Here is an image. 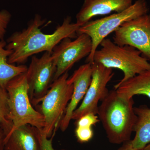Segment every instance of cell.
<instances>
[{
	"label": "cell",
	"mask_w": 150,
	"mask_h": 150,
	"mask_svg": "<svg viewBox=\"0 0 150 150\" xmlns=\"http://www.w3.org/2000/svg\"><path fill=\"white\" fill-rule=\"evenodd\" d=\"M45 22L40 15H35L27 28L14 33L8 38L6 48L12 51L8 60L9 64H23L35 54L42 52L52 53L63 39L76 38L81 26L76 22H72L71 17L67 16L53 33L47 34L42 32L40 28Z\"/></svg>",
	"instance_id": "1"
},
{
	"label": "cell",
	"mask_w": 150,
	"mask_h": 150,
	"mask_svg": "<svg viewBox=\"0 0 150 150\" xmlns=\"http://www.w3.org/2000/svg\"><path fill=\"white\" fill-rule=\"evenodd\" d=\"M101 102L97 115L109 142L119 144L130 141L137 119L133 98L113 89Z\"/></svg>",
	"instance_id": "2"
},
{
	"label": "cell",
	"mask_w": 150,
	"mask_h": 150,
	"mask_svg": "<svg viewBox=\"0 0 150 150\" xmlns=\"http://www.w3.org/2000/svg\"><path fill=\"white\" fill-rule=\"evenodd\" d=\"M93 55V62L110 69L123 72V77L114 86V89L124 82L146 70L150 69V62L139 51L132 46L116 45L109 38L103 40Z\"/></svg>",
	"instance_id": "3"
},
{
	"label": "cell",
	"mask_w": 150,
	"mask_h": 150,
	"mask_svg": "<svg viewBox=\"0 0 150 150\" xmlns=\"http://www.w3.org/2000/svg\"><path fill=\"white\" fill-rule=\"evenodd\" d=\"M25 73L11 80L6 87L8 95L10 115L13 123L11 132L26 124L38 129H43L45 126L43 115L34 109L30 102Z\"/></svg>",
	"instance_id": "4"
},
{
	"label": "cell",
	"mask_w": 150,
	"mask_h": 150,
	"mask_svg": "<svg viewBox=\"0 0 150 150\" xmlns=\"http://www.w3.org/2000/svg\"><path fill=\"white\" fill-rule=\"evenodd\" d=\"M146 0H137L125 10L115 13L108 16L96 20L90 21L81 26L77 34H86L91 38L92 49L88 56L86 62L92 64L95 52L103 40L110 33L114 32L124 23L147 14L149 12Z\"/></svg>",
	"instance_id": "5"
},
{
	"label": "cell",
	"mask_w": 150,
	"mask_h": 150,
	"mask_svg": "<svg viewBox=\"0 0 150 150\" xmlns=\"http://www.w3.org/2000/svg\"><path fill=\"white\" fill-rule=\"evenodd\" d=\"M68 72L64 73L51 84L50 89L37 106L44 117L45 126L43 131L48 138L59 128L74 90L73 84L68 81ZM36 106V107H37Z\"/></svg>",
	"instance_id": "6"
},
{
	"label": "cell",
	"mask_w": 150,
	"mask_h": 150,
	"mask_svg": "<svg viewBox=\"0 0 150 150\" xmlns=\"http://www.w3.org/2000/svg\"><path fill=\"white\" fill-rule=\"evenodd\" d=\"M56 67L51 53L45 52L41 57H31L26 72L30 100L33 107L40 104L54 81Z\"/></svg>",
	"instance_id": "7"
},
{
	"label": "cell",
	"mask_w": 150,
	"mask_h": 150,
	"mask_svg": "<svg viewBox=\"0 0 150 150\" xmlns=\"http://www.w3.org/2000/svg\"><path fill=\"white\" fill-rule=\"evenodd\" d=\"M92 49L91 38L83 33L77 35L75 40L67 38L54 48L51 53L56 67L54 81L68 72L76 62L88 56Z\"/></svg>",
	"instance_id": "8"
},
{
	"label": "cell",
	"mask_w": 150,
	"mask_h": 150,
	"mask_svg": "<svg viewBox=\"0 0 150 150\" xmlns=\"http://www.w3.org/2000/svg\"><path fill=\"white\" fill-rule=\"evenodd\" d=\"M113 42L118 46L136 48L150 62V14L124 23L114 32Z\"/></svg>",
	"instance_id": "9"
},
{
	"label": "cell",
	"mask_w": 150,
	"mask_h": 150,
	"mask_svg": "<svg viewBox=\"0 0 150 150\" xmlns=\"http://www.w3.org/2000/svg\"><path fill=\"white\" fill-rule=\"evenodd\" d=\"M92 65L91 83L80 105L73 112L72 120L76 121L88 113L97 115L98 102L102 101L109 93L107 86L114 75L112 69L95 62L92 63Z\"/></svg>",
	"instance_id": "10"
},
{
	"label": "cell",
	"mask_w": 150,
	"mask_h": 150,
	"mask_svg": "<svg viewBox=\"0 0 150 150\" xmlns=\"http://www.w3.org/2000/svg\"><path fill=\"white\" fill-rule=\"evenodd\" d=\"M92 71V64L86 63L79 67L68 79L69 81L73 84L74 90L71 98L59 123V128L62 132L68 129L73 112L84 97L91 83Z\"/></svg>",
	"instance_id": "11"
},
{
	"label": "cell",
	"mask_w": 150,
	"mask_h": 150,
	"mask_svg": "<svg viewBox=\"0 0 150 150\" xmlns=\"http://www.w3.org/2000/svg\"><path fill=\"white\" fill-rule=\"evenodd\" d=\"M133 1L84 0L76 15V23L82 26L95 17L121 12L130 7L133 4Z\"/></svg>",
	"instance_id": "12"
},
{
	"label": "cell",
	"mask_w": 150,
	"mask_h": 150,
	"mask_svg": "<svg viewBox=\"0 0 150 150\" xmlns=\"http://www.w3.org/2000/svg\"><path fill=\"white\" fill-rule=\"evenodd\" d=\"M4 150H40L39 129L26 124L11 131L5 138Z\"/></svg>",
	"instance_id": "13"
},
{
	"label": "cell",
	"mask_w": 150,
	"mask_h": 150,
	"mask_svg": "<svg viewBox=\"0 0 150 150\" xmlns=\"http://www.w3.org/2000/svg\"><path fill=\"white\" fill-rule=\"evenodd\" d=\"M137 116L133 131L135 132L134 139L131 140L134 149L143 150L150 143V108L143 105L134 108Z\"/></svg>",
	"instance_id": "14"
},
{
	"label": "cell",
	"mask_w": 150,
	"mask_h": 150,
	"mask_svg": "<svg viewBox=\"0 0 150 150\" xmlns=\"http://www.w3.org/2000/svg\"><path fill=\"white\" fill-rule=\"evenodd\" d=\"M128 97L144 95L150 99V69L146 70L124 82L115 89Z\"/></svg>",
	"instance_id": "15"
},
{
	"label": "cell",
	"mask_w": 150,
	"mask_h": 150,
	"mask_svg": "<svg viewBox=\"0 0 150 150\" xmlns=\"http://www.w3.org/2000/svg\"><path fill=\"white\" fill-rule=\"evenodd\" d=\"M6 41L0 39V87L5 89L11 80L25 73L28 69L25 65L16 66L9 64L8 60L12 51L6 48Z\"/></svg>",
	"instance_id": "16"
},
{
	"label": "cell",
	"mask_w": 150,
	"mask_h": 150,
	"mask_svg": "<svg viewBox=\"0 0 150 150\" xmlns=\"http://www.w3.org/2000/svg\"><path fill=\"white\" fill-rule=\"evenodd\" d=\"M0 126L6 136L11 131L13 123L10 115L8 95L5 89L0 87Z\"/></svg>",
	"instance_id": "17"
},
{
	"label": "cell",
	"mask_w": 150,
	"mask_h": 150,
	"mask_svg": "<svg viewBox=\"0 0 150 150\" xmlns=\"http://www.w3.org/2000/svg\"><path fill=\"white\" fill-rule=\"evenodd\" d=\"M75 135L79 142L86 143L91 139L93 136V131L92 127H76Z\"/></svg>",
	"instance_id": "18"
},
{
	"label": "cell",
	"mask_w": 150,
	"mask_h": 150,
	"mask_svg": "<svg viewBox=\"0 0 150 150\" xmlns=\"http://www.w3.org/2000/svg\"><path fill=\"white\" fill-rule=\"evenodd\" d=\"M76 127H91L99 122L98 116L92 113L83 115L76 121Z\"/></svg>",
	"instance_id": "19"
},
{
	"label": "cell",
	"mask_w": 150,
	"mask_h": 150,
	"mask_svg": "<svg viewBox=\"0 0 150 150\" xmlns=\"http://www.w3.org/2000/svg\"><path fill=\"white\" fill-rule=\"evenodd\" d=\"M11 18V14L6 10L0 11V39L4 40L7 28Z\"/></svg>",
	"instance_id": "20"
},
{
	"label": "cell",
	"mask_w": 150,
	"mask_h": 150,
	"mask_svg": "<svg viewBox=\"0 0 150 150\" xmlns=\"http://www.w3.org/2000/svg\"><path fill=\"white\" fill-rule=\"evenodd\" d=\"M56 133H53L51 138H48L44 134L43 129H39V137L40 140V150H56L53 147V138ZM60 150H67L62 149Z\"/></svg>",
	"instance_id": "21"
},
{
	"label": "cell",
	"mask_w": 150,
	"mask_h": 150,
	"mask_svg": "<svg viewBox=\"0 0 150 150\" xmlns=\"http://www.w3.org/2000/svg\"><path fill=\"white\" fill-rule=\"evenodd\" d=\"M5 137L4 131L0 126V150L4 149V140Z\"/></svg>",
	"instance_id": "22"
},
{
	"label": "cell",
	"mask_w": 150,
	"mask_h": 150,
	"mask_svg": "<svg viewBox=\"0 0 150 150\" xmlns=\"http://www.w3.org/2000/svg\"><path fill=\"white\" fill-rule=\"evenodd\" d=\"M123 145L117 150H139L134 149L131 144V140L123 143Z\"/></svg>",
	"instance_id": "23"
},
{
	"label": "cell",
	"mask_w": 150,
	"mask_h": 150,
	"mask_svg": "<svg viewBox=\"0 0 150 150\" xmlns=\"http://www.w3.org/2000/svg\"><path fill=\"white\" fill-rule=\"evenodd\" d=\"M143 150H150V143L146 145Z\"/></svg>",
	"instance_id": "24"
}]
</instances>
